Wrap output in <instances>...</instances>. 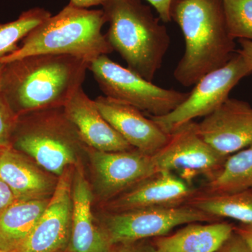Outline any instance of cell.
<instances>
[{"label": "cell", "mask_w": 252, "mask_h": 252, "mask_svg": "<svg viewBox=\"0 0 252 252\" xmlns=\"http://www.w3.org/2000/svg\"><path fill=\"white\" fill-rule=\"evenodd\" d=\"M89 64L69 55L27 56L5 64L0 93L18 117L63 107L82 87Z\"/></svg>", "instance_id": "obj_1"}, {"label": "cell", "mask_w": 252, "mask_h": 252, "mask_svg": "<svg viewBox=\"0 0 252 252\" xmlns=\"http://www.w3.org/2000/svg\"><path fill=\"white\" fill-rule=\"evenodd\" d=\"M170 17L185 39V53L174 70L175 79L182 86L195 85L236 53L223 0H172Z\"/></svg>", "instance_id": "obj_2"}, {"label": "cell", "mask_w": 252, "mask_h": 252, "mask_svg": "<svg viewBox=\"0 0 252 252\" xmlns=\"http://www.w3.org/2000/svg\"><path fill=\"white\" fill-rule=\"evenodd\" d=\"M102 10L109 23L106 37L113 50L129 69L153 81L170 45L165 26L142 0H107Z\"/></svg>", "instance_id": "obj_3"}, {"label": "cell", "mask_w": 252, "mask_h": 252, "mask_svg": "<svg viewBox=\"0 0 252 252\" xmlns=\"http://www.w3.org/2000/svg\"><path fill=\"white\" fill-rule=\"evenodd\" d=\"M107 22L103 10L68 4L41 23L12 54L0 59L9 63L36 54L69 55L89 63L114 51L102 29Z\"/></svg>", "instance_id": "obj_4"}, {"label": "cell", "mask_w": 252, "mask_h": 252, "mask_svg": "<svg viewBox=\"0 0 252 252\" xmlns=\"http://www.w3.org/2000/svg\"><path fill=\"white\" fill-rule=\"evenodd\" d=\"M11 147L58 177L84 164L89 148L63 107L20 116Z\"/></svg>", "instance_id": "obj_5"}, {"label": "cell", "mask_w": 252, "mask_h": 252, "mask_svg": "<svg viewBox=\"0 0 252 252\" xmlns=\"http://www.w3.org/2000/svg\"><path fill=\"white\" fill-rule=\"evenodd\" d=\"M89 69L104 96L130 104L151 117H162L172 112L189 94L155 85L114 62L107 55L91 61Z\"/></svg>", "instance_id": "obj_6"}, {"label": "cell", "mask_w": 252, "mask_h": 252, "mask_svg": "<svg viewBox=\"0 0 252 252\" xmlns=\"http://www.w3.org/2000/svg\"><path fill=\"white\" fill-rule=\"evenodd\" d=\"M97 215V221L112 245L163 236L181 225L218 221L216 217L187 205L120 212L100 210Z\"/></svg>", "instance_id": "obj_7"}, {"label": "cell", "mask_w": 252, "mask_h": 252, "mask_svg": "<svg viewBox=\"0 0 252 252\" xmlns=\"http://www.w3.org/2000/svg\"><path fill=\"white\" fill-rule=\"evenodd\" d=\"M252 73V68L236 51L225 65L201 78L177 108L166 115L151 119L170 135L195 118L205 117L216 110L229 98L233 88Z\"/></svg>", "instance_id": "obj_8"}, {"label": "cell", "mask_w": 252, "mask_h": 252, "mask_svg": "<svg viewBox=\"0 0 252 252\" xmlns=\"http://www.w3.org/2000/svg\"><path fill=\"white\" fill-rule=\"evenodd\" d=\"M86 159L90 168L94 201L99 206L157 172L152 157L135 149L101 152L89 147Z\"/></svg>", "instance_id": "obj_9"}, {"label": "cell", "mask_w": 252, "mask_h": 252, "mask_svg": "<svg viewBox=\"0 0 252 252\" xmlns=\"http://www.w3.org/2000/svg\"><path fill=\"white\" fill-rule=\"evenodd\" d=\"M167 144L152 160L157 172L178 174L190 184L195 177L211 180L221 170L226 157L221 155L199 135L193 121L181 126L170 134Z\"/></svg>", "instance_id": "obj_10"}, {"label": "cell", "mask_w": 252, "mask_h": 252, "mask_svg": "<svg viewBox=\"0 0 252 252\" xmlns=\"http://www.w3.org/2000/svg\"><path fill=\"white\" fill-rule=\"evenodd\" d=\"M74 167L60 176L57 187L35 226L14 252H66L70 238Z\"/></svg>", "instance_id": "obj_11"}, {"label": "cell", "mask_w": 252, "mask_h": 252, "mask_svg": "<svg viewBox=\"0 0 252 252\" xmlns=\"http://www.w3.org/2000/svg\"><path fill=\"white\" fill-rule=\"evenodd\" d=\"M196 128L205 142L228 157L252 146V106L246 101L229 97L196 123Z\"/></svg>", "instance_id": "obj_12"}, {"label": "cell", "mask_w": 252, "mask_h": 252, "mask_svg": "<svg viewBox=\"0 0 252 252\" xmlns=\"http://www.w3.org/2000/svg\"><path fill=\"white\" fill-rule=\"evenodd\" d=\"M197 192L198 188H194L173 172L159 171L99 207L103 211L120 212L179 206L185 205Z\"/></svg>", "instance_id": "obj_13"}, {"label": "cell", "mask_w": 252, "mask_h": 252, "mask_svg": "<svg viewBox=\"0 0 252 252\" xmlns=\"http://www.w3.org/2000/svg\"><path fill=\"white\" fill-rule=\"evenodd\" d=\"M94 102L104 119L136 150L152 157L168 142L170 135L138 109L106 96Z\"/></svg>", "instance_id": "obj_14"}, {"label": "cell", "mask_w": 252, "mask_h": 252, "mask_svg": "<svg viewBox=\"0 0 252 252\" xmlns=\"http://www.w3.org/2000/svg\"><path fill=\"white\" fill-rule=\"evenodd\" d=\"M94 198L84 164L74 167L70 238L66 252H110L113 248L93 211Z\"/></svg>", "instance_id": "obj_15"}, {"label": "cell", "mask_w": 252, "mask_h": 252, "mask_svg": "<svg viewBox=\"0 0 252 252\" xmlns=\"http://www.w3.org/2000/svg\"><path fill=\"white\" fill-rule=\"evenodd\" d=\"M0 177L11 189L16 201L51 198L59 180V177L12 147L0 149Z\"/></svg>", "instance_id": "obj_16"}, {"label": "cell", "mask_w": 252, "mask_h": 252, "mask_svg": "<svg viewBox=\"0 0 252 252\" xmlns=\"http://www.w3.org/2000/svg\"><path fill=\"white\" fill-rule=\"evenodd\" d=\"M63 108L84 143L90 148L101 152L134 149L104 119L94 100L86 94L82 87L76 91Z\"/></svg>", "instance_id": "obj_17"}, {"label": "cell", "mask_w": 252, "mask_h": 252, "mask_svg": "<svg viewBox=\"0 0 252 252\" xmlns=\"http://www.w3.org/2000/svg\"><path fill=\"white\" fill-rule=\"evenodd\" d=\"M234 232V225L227 222H195L156 238L153 244L158 252H218Z\"/></svg>", "instance_id": "obj_18"}, {"label": "cell", "mask_w": 252, "mask_h": 252, "mask_svg": "<svg viewBox=\"0 0 252 252\" xmlns=\"http://www.w3.org/2000/svg\"><path fill=\"white\" fill-rule=\"evenodd\" d=\"M49 200L16 201L0 212V252H14L19 248L35 226Z\"/></svg>", "instance_id": "obj_19"}, {"label": "cell", "mask_w": 252, "mask_h": 252, "mask_svg": "<svg viewBox=\"0 0 252 252\" xmlns=\"http://www.w3.org/2000/svg\"><path fill=\"white\" fill-rule=\"evenodd\" d=\"M252 190V146L227 158L215 177L198 188V193L214 195Z\"/></svg>", "instance_id": "obj_20"}, {"label": "cell", "mask_w": 252, "mask_h": 252, "mask_svg": "<svg viewBox=\"0 0 252 252\" xmlns=\"http://www.w3.org/2000/svg\"><path fill=\"white\" fill-rule=\"evenodd\" d=\"M185 205L216 218H228L252 226V190L214 195L197 193Z\"/></svg>", "instance_id": "obj_21"}, {"label": "cell", "mask_w": 252, "mask_h": 252, "mask_svg": "<svg viewBox=\"0 0 252 252\" xmlns=\"http://www.w3.org/2000/svg\"><path fill=\"white\" fill-rule=\"evenodd\" d=\"M51 16L47 10L36 7L24 11L14 21L0 24V59L18 50V43Z\"/></svg>", "instance_id": "obj_22"}, {"label": "cell", "mask_w": 252, "mask_h": 252, "mask_svg": "<svg viewBox=\"0 0 252 252\" xmlns=\"http://www.w3.org/2000/svg\"><path fill=\"white\" fill-rule=\"evenodd\" d=\"M230 35L252 41V0H223Z\"/></svg>", "instance_id": "obj_23"}, {"label": "cell", "mask_w": 252, "mask_h": 252, "mask_svg": "<svg viewBox=\"0 0 252 252\" xmlns=\"http://www.w3.org/2000/svg\"><path fill=\"white\" fill-rule=\"evenodd\" d=\"M19 117L0 93V149L11 147Z\"/></svg>", "instance_id": "obj_24"}, {"label": "cell", "mask_w": 252, "mask_h": 252, "mask_svg": "<svg viewBox=\"0 0 252 252\" xmlns=\"http://www.w3.org/2000/svg\"><path fill=\"white\" fill-rule=\"evenodd\" d=\"M110 252H158L154 244L141 241L113 245Z\"/></svg>", "instance_id": "obj_25"}, {"label": "cell", "mask_w": 252, "mask_h": 252, "mask_svg": "<svg viewBox=\"0 0 252 252\" xmlns=\"http://www.w3.org/2000/svg\"><path fill=\"white\" fill-rule=\"evenodd\" d=\"M149 4L157 10L159 17L164 23H169L172 21L170 17V6L172 0H147Z\"/></svg>", "instance_id": "obj_26"}, {"label": "cell", "mask_w": 252, "mask_h": 252, "mask_svg": "<svg viewBox=\"0 0 252 252\" xmlns=\"http://www.w3.org/2000/svg\"><path fill=\"white\" fill-rule=\"evenodd\" d=\"M16 201L12 190L0 177V212Z\"/></svg>", "instance_id": "obj_27"}, {"label": "cell", "mask_w": 252, "mask_h": 252, "mask_svg": "<svg viewBox=\"0 0 252 252\" xmlns=\"http://www.w3.org/2000/svg\"><path fill=\"white\" fill-rule=\"evenodd\" d=\"M225 252H252L245 240L238 233H233L224 245Z\"/></svg>", "instance_id": "obj_28"}, {"label": "cell", "mask_w": 252, "mask_h": 252, "mask_svg": "<svg viewBox=\"0 0 252 252\" xmlns=\"http://www.w3.org/2000/svg\"><path fill=\"white\" fill-rule=\"evenodd\" d=\"M238 43L240 48V49L237 50V51L243 56L252 69V41L239 39Z\"/></svg>", "instance_id": "obj_29"}, {"label": "cell", "mask_w": 252, "mask_h": 252, "mask_svg": "<svg viewBox=\"0 0 252 252\" xmlns=\"http://www.w3.org/2000/svg\"><path fill=\"white\" fill-rule=\"evenodd\" d=\"M235 232L245 240L252 252V226L240 224L235 226Z\"/></svg>", "instance_id": "obj_30"}, {"label": "cell", "mask_w": 252, "mask_h": 252, "mask_svg": "<svg viewBox=\"0 0 252 252\" xmlns=\"http://www.w3.org/2000/svg\"><path fill=\"white\" fill-rule=\"evenodd\" d=\"M107 0H69V4L76 7L88 9L91 6L103 5Z\"/></svg>", "instance_id": "obj_31"}, {"label": "cell", "mask_w": 252, "mask_h": 252, "mask_svg": "<svg viewBox=\"0 0 252 252\" xmlns=\"http://www.w3.org/2000/svg\"><path fill=\"white\" fill-rule=\"evenodd\" d=\"M5 64L0 63V84H1V76H2L3 70H4Z\"/></svg>", "instance_id": "obj_32"}, {"label": "cell", "mask_w": 252, "mask_h": 252, "mask_svg": "<svg viewBox=\"0 0 252 252\" xmlns=\"http://www.w3.org/2000/svg\"><path fill=\"white\" fill-rule=\"evenodd\" d=\"M219 252H225L224 246H223V248L220 249V251H219Z\"/></svg>", "instance_id": "obj_33"}, {"label": "cell", "mask_w": 252, "mask_h": 252, "mask_svg": "<svg viewBox=\"0 0 252 252\" xmlns=\"http://www.w3.org/2000/svg\"></svg>", "instance_id": "obj_34"}]
</instances>
